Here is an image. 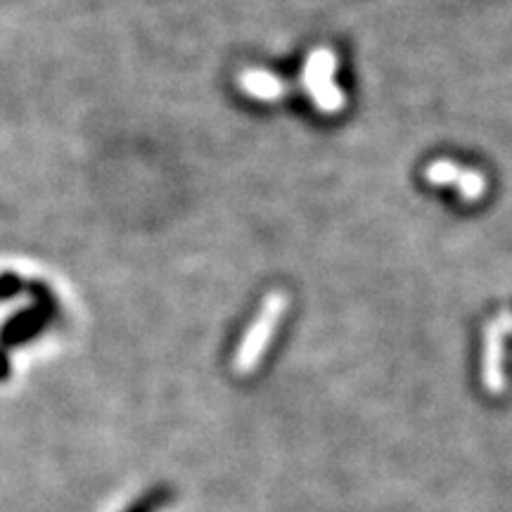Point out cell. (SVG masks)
I'll use <instances>...</instances> for the list:
<instances>
[{"label":"cell","instance_id":"obj_4","mask_svg":"<svg viewBox=\"0 0 512 512\" xmlns=\"http://www.w3.org/2000/svg\"><path fill=\"white\" fill-rule=\"evenodd\" d=\"M425 181L430 185L458 188L465 202H479L486 195V176L477 169H467L451 159H434L425 166Z\"/></svg>","mask_w":512,"mask_h":512},{"label":"cell","instance_id":"obj_5","mask_svg":"<svg viewBox=\"0 0 512 512\" xmlns=\"http://www.w3.org/2000/svg\"><path fill=\"white\" fill-rule=\"evenodd\" d=\"M238 86L242 93L259 102H278L290 91V86L280 76L259 67H249L245 72H240Z\"/></svg>","mask_w":512,"mask_h":512},{"label":"cell","instance_id":"obj_2","mask_svg":"<svg viewBox=\"0 0 512 512\" xmlns=\"http://www.w3.org/2000/svg\"><path fill=\"white\" fill-rule=\"evenodd\" d=\"M335 72V50L316 48L306 57V64L302 69V88L323 114H337L347 107V95L335 83Z\"/></svg>","mask_w":512,"mask_h":512},{"label":"cell","instance_id":"obj_1","mask_svg":"<svg viewBox=\"0 0 512 512\" xmlns=\"http://www.w3.org/2000/svg\"><path fill=\"white\" fill-rule=\"evenodd\" d=\"M287 309H290V294L283 290H273L271 294H266L259 313H256L252 328L245 332L238 354H235V370H238V373H252V370L259 366L261 356H264L268 344H271L275 330H278L280 320H283Z\"/></svg>","mask_w":512,"mask_h":512},{"label":"cell","instance_id":"obj_3","mask_svg":"<svg viewBox=\"0 0 512 512\" xmlns=\"http://www.w3.org/2000/svg\"><path fill=\"white\" fill-rule=\"evenodd\" d=\"M505 337H512V309H505L491 318L484 328V384L489 392L498 394L505 387L503 349Z\"/></svg>","mask_w":512,"mask_h":512}]
</instances>
